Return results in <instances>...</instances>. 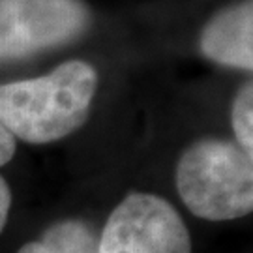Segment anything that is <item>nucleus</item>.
I'll use <instances>...</instances> for the list:
<instances>
[{"instance_id": "nucleus-1", "label": "nucleus", "mask_w": 253, "mask_h": 253, "mask_svg": "<svg viewBox=\"0 0 253 253\" xmlns=\"http://www.w3.org/2000/svg\"><path fill=\"white\" fill-rule=\"evenodd\" d=\"M98 73L84 60H68L43 77L0 86V122L13 137L47 145L86 122Z\"/></svg>"}, {"instance_id": "nucleus-2", "label": "nucleus", "mask_w": 253, "mask_h": 253, "mask_svg": "<svg viewBox=\"0 0 253 253\" xmlns=\"http://www.w3.org/2000/svg\"><path fill=\"white\" fill-rule=\"evenodd\" d=\"M253 152L236 141L201 139L182 152L174 182L193 216L231 221L253 210Z\"/></svg>"}, {"instance_id": "nucleus-3", "label": "nucleus", "mask_w": 253, "mask_h": 253, "mask_svg": "<svg viewBox=\"0 0 253 253\" xmlns=\"http://www.w3.org/2000/svg\"><path fill=\"white\" fill-rule=\"evenodd\" d=\"M98 253H191V238L171 203L133 191L107 217Z\"/></svg>"}, {"instance_id": "nucleus-4", "label": "nucleus", "mask_w": 253, "mask_h": 253, "mask_svg": "<svg viewBox=\"0 0 253 253\" xmlns=\"http://www.w3.org/2000/svg\"><path fill=\"white\" fill-rule=\"evenodd\" d=\"M90 23L83 0H0V58L62 45Z\"/></svg>"}, {"instance_id": "nucleus-5", "label": "nucleus", "mask_w": 253, "mask_h": 253, "mask_svg": "<svg viewBox=\"0 0 253 253\" xmlns=\"http://www.w3.org/2000/svg\"><path fill=\"white\" fill-rule=\"evenodd\" d=\"M201 53L223 66L253 68V2L242 0L214 13L203 27Z\"/></svg>"}, {"instance_id": "nucleus-6", "label": "nucleus", "mask_w": 253, "mask_h": 253, "mask_svg": "<svg viewBox=\"0 0 253 253\" xmlns=\"http://www.w3.org/2000/svg\"><path fill=\"white\" fill-rule=\"evenodd\" d=\"M98 240L88 221L62 219L47 227L38 240L21 246L17 253H98Z\"/></svg>"}, {"instance_id": "nucleus-7", "label": "nucleus", "mask_w": 253, "mask_h": 253, "mask_svg": "<svg viewBox=\"0 0 253 253\" xmlns=\"http://www.w3.org/2000/svg\"><path fill=\"white\" fill-rule=\"evenodd\" d=\"M231 124L236 143L248 152H253V84L246 83L238 90L231 109Z\"/></svg>"}, {"instance_id": "nucleus-8", "label": "nucleus", "mask_w": 253, "mask_h": 253, "mask_svg": "<svg viewBox=\"0 0 253 253\" xmlns=\"http://www.w3.org/2000/svg\"><path fill=\"white\" fill-rule=\"evenodd\" d=\"M15 150H17L15 137L11 135L0 122V165H6L15 156Z\"/></svg>"}, {"instance_id": "nucleus-9", "label": "nucleus", "mask_w": 253, "mask_h": 253, "mask_svg": "<svg viewBox=\"0 0 253 253\" xmlns=\"http://www.w3.org/2000/svg\"><path fill=\"white\" fill-rule=\"evenodd\" d=\"M9 207H11V193H9L8 182L0 176V233L4 231L8 221Z\"/></svg>"}]
</instances>
